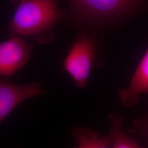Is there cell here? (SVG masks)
Here are the masks:
<instances>
[{
  "label": "cell",
  "mask_w": 148,
  "mask_h": 148,
  "mask_svg": "<svg viewBox=\"0 0 148 148\" xmlns=\"http://www.w3.org/2000/svg\"><path fill=\"white\" fill-rule=\"evenodd\" d=\"M148 140L137 130H122L117 135L111 148H147Z\"/></svg>",
  "instance_id": "8"
},
{
  "label": "cell",
  "mask_w": 148,
  "mask_h": 148,
  "mask_svg": "<svg viewBox=\"0 0 148 148\" xmlns=\"http://www.w3.org/2000/svg\"><path fill=\"white\" fill-rule=\"evenodd\" d=\"M133 124L137 128L138 131L148 140V114L142 118L135 119Z\"/></svg>",
  "instance_id": "9"
},
{
  "label": "cell",
  "mask_w": 148,
  "mask_h": 148,
  "mask_svg": "<svg viewBox=\"0 0 148 148\" xmlns=\"http://www.w3.org/2000/svg\"><path fill=\"white\" fill-rule=\"evenodd\" d=\"M148 93V48L141 59L127 88L118 91V97L126 106L137 104L140 96Z\"/></svg>",
  "instance_id": "7"
},
{
  "label": "cell",
  "mask_w": 148,
  "mask_h": 148,
  "mask_svg": "<svg viewBox=\"0 0 148 148\" xmlns=\"http://www.w3.org/2000/svg\"><path fill=\"white\" fill-rule=\"evenodd\" d=\"M19 0H12V1H13V2L14 3H18V2H19Z\"/></svg>",
  "instance_id": "10"
},
{
  "label": "cell",
  "mask_w": 148,
  "mask_h": 148,
  "mask_svg": "<svg viewBox=\"0 0 148 148\" xmlns=\"http://www.w3.org/2000/svg\"><path fill=\"white\" fill-rule=\"evenodd\" d=\"M75 10L85 19L118 24L148 8V0H71Z\"/></svg>",
  "instance_id": "3"
},
{
  "label": "cell",
  "mask_w": 148,
  "mask_h": 148,
  "mask_svg": "<svg viewBox=\"0 0 148 148\" xmlns=\"http://www.w3.org/2000/svg\"><path fill=\"white\" fill-rule=\"evenodd\" d=\"M101 54L100 41L95 35L81 32L74 41L63 67L78 89H84L92 71L103 65Z\"/></svg>",
  "instance_id": "2"
},
{
  "label": "cell",
  "mask_w": 148,
  "mask_h": 148,
  "mask_svg": "<svg viewBox=\"0 0 148 148\" xmlns=\"http://www.w3.org/2000/svg\"><path fill=\"white\" fill-rule=\"evenodd\" d=\"M110 128L104 137L87 127H73L72 134L77 147L75 148H111L118 133L121 131L123 124L122 117L112 114L109 117Z\"/></svg>",
  "instance_id": "6"
},
{
  "label": "cell",
  "mask_w": 148,
  "mask_h": 148,
  "mask_svg": "<svg viewBox=\"0 0 148 148\" xmlns=\"http://www.w3.org/2000/svg\"><path fill=\"white\" fill-rule=\"evenodd\" d=\"M32 47L16 36L0 43V77L13 76L27 63Z\"/></svg>",
  "instance_id": "5"
},
{
  "label": "cell",
  "mask_w": 148,
  "mask_h": 148,
  "mask_svg": "<svg viewBox=\"0 0 148 148\" xmlns=\"http://www.w3.org/2000/svg\"><path fill=\"white\" fill-rule=\"evenodd\" d=\"M45 93L37 82L16 84L0 77V123L21 103Z\"/></svg>",
  "instance_id": "4"
},
{
  "label": "cell",
  "mask_w": 148,
  "mask_h": 148,
  "mask_svg": "<svg viewBox=\"0 0 148 148\" xmlns=\"http://www.w3.org/2000/svg\"><path fill=\"white\" fill-rule=\"evenodd\" d=\"M18 3L9 27L13 34L40 35L58 19L59 11L56 0H19Z\"/></svg>",
  "instance_id": "1"
}]
</instances>
